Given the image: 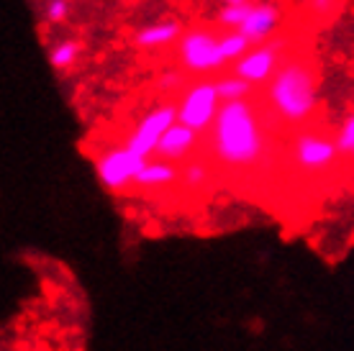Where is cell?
<instances>
[{"instance_id":"cell-1","label":"cell","mask_w":354,"mask_h":351,"mask_svg":"<svg viewBox=\"0 0 354 351\" xmlns=\"http://www.w3.org/2000/svg\"><path fill=\"white\" fill-rule=\"evenodd\" d=\"M211 149L213 157L231 169L254 167L262 159L265 131L257 121L252 100L223 103L211 129Z\"/></svg>"},{"instance_id":"cell-15","label":"cell","mask_w":354,"mask_h":351,"mask_svg":"<svg viewBox=\"0 0 354 351\" xmlns=\"http://www.w3.org/2000/svg\"><path fill=\"white\" fill-rule=\"evenodd\" d=\"M80 57V44L75 39H67V41H59V44L52 46L49 52V64L54 70H70L72 64Z\"/></svg>"},{"instance_id":"cell-20","label":"cell","mask_w":354,"mask_h":351,"mask_svg":"<svg viewBox=\"0 0 354 351\" xmlns=\"http://www.w3.org/2000/svg\"><path fill=\"white\" fill-rule=\"evenodd\" d=\"M203 177H205L203 167H198V164H190V167L185 169V180H187V182H190V184L203 182Z\"/></svg>"},{"instance_id":"cell-3","label":"cell","mask_w":354,"mask_h":351,"mask_svg":"<svg viewBox=\"0 0 354 351\" xmlns=\"http://www.w3.org/2000/svg\"><path fill=\"white\" fill-rule=\"evenodd\" d=\"M223 100L218 95L216 79H198L193 82L187 93L183 95L180 106H177V121L193 129L195 133H205L213 129V123L218 118Z\"/></svg>"},{"instance_id":"cell-10","label":"cell","mask_w":354,"mask_h":351,"mask_svg":"<svg viewBox=\"0 0 354 351\" xmlns=\"http://www.w3.org/2000/svg\"><path fill=\"white\" fill-rule=\"evenodd\" d=\"M277 23H280V10L274 8V6H270V3H259L249 13V18L244 21V26L239 31L247 36L252 44L259 46L265 44V41H270V36L274 34Z\"/></svg>"},{"instance_id":"cell-13","label":"cell","mask_w":354,"mask_h":351,"mask_svg":"<svg viewBox=\"0 0 354 351\" xmlns=\"http://www.w3.org/2000/svg\"><path fill=\"white\" fill-rule=\"evenodd\" d=\"M218 44H221L223 59H226V64H231V67L252 49V41H249L241 31H229V34H223L221 39H218Z\"/></svg>"},{"instance_id":"cell-4","label":"cell","mask_w":354,"mask_h":351,"mask_svg":"<svg viewBox=\"0 0 354 351\" xmlns=\"http://www.w3.org/2000/svg\"><path fill=\"white\" fill-rule=\"evenodd\" d=\"M218 39L221 36H213L211 31H203V28L185 31L180 39V46H177L183 67L193 75H208V72L223 70L226 59L221 54Z\"/></svg>"},{"instance_id":"cell-19","label":"cell","mask_w":354,"mask_h":351,"mask_svg":"<svg viewBox=\"0 0 354 351\" xmlns=\"http://www.w3.org/2000/svg\"><path fill=\"white\" fill-rule=\"evenodd\" d=\"M308 8L316 13V16H328L339 8V0H308Z\"/></svg>"},{"instance_id":"cell-16","label":"cell","mask_w":354,"mask_h":351,"mask_svg":"<svg viewBox=\"0 0 354 351\" xmlns=\"http://www.w3.org/2000/svg\"><path fill=\"white\" fill-rule=\"evenodd\" d=\"M254 10V3H241V6H226L221 10V16H218V23L226 28H234V31H239L244 26V21L249 18V13Z\"/></svg>"},{"instance_id":"cell-9","label":"cell","mask_w":354,"mask_h":351,"mask_svg":"<svg viewBox=\"0 0 354 351\" xmlns=\"http://www.w3.org/2000/svg\"><path fill=\"white\" fill-rule=\"evenodd\" d=\"M198 136L201 133H195L193 129H187V126H183V123L177 121L172 129H169L165 136H162V141L157 144V159H165V162H180V159L190 157V151L195 149V144H198Z\"/></svg>"},{"instance_id":"cell-7","label":"cell","mask_w":354,"mask_h":351,"mask_svg":"<svg viewBox=\"0 0 354 351\" xmlns=\"http://www.w3.org/2000/svg\"><path fill=\"white\" fill-rule=\"evenodd\" d=\"M285 39H270L265 44H259L257 49H249L231 70L241 79H247L249 85H259V82H270L274 77V72L280 70V57L285 52Z\"/></svg>"},{"instance_id":"cell-8","label":"cell","mask_w":354,"mask_h":351,"mask_svg":"<svg viewBox=\"0 0 354 351\" xmlns=\"http://www.w3.org/2000/svg\"><path fill=\"white\" fill-rule=\"evenodd\" d=\"M339 157L337 141L321 133H301L292 141V162L306 172H324Z\"/></svg>"},{"instance_id":"cell-5","label":"cell","mask_w":354,"mask_h":351,"mask_svg":"<svg viewBox=\"0 0 354 351\" xmlns=\"http://www.w3.org/2000/svg\"><path fill=\"white\" fill-rule=\"evenodd\" d=\"M144 164H147L144 157L133 154L129 146H118L97 157L95 172L103 187H108L111 193H121L129 184H136V177L142 175Z\"/></svg>"},{"instance_id":"cell-12","label":"cell","mask_w":354,"mask_h":351,"mask_svg":"<svg viewBox=\"0 0 354 351\" xmlns=\"http://www.w3.org/2000/svg\"><path fill=\"white\" fill-rule=\"evenodd\" d=\"M180 177V169L172 164V162H165V159H147L142 175L136 177V184L144 187V190H157V187H167Z\"/></svg>"},{"instance_id":"cell-2","label":"cell","mask_w":354,"mask_h":351,"mask_svg":"<svg viewBox=\"0 0 354 351\" xmlns=\"http://www.w3.org/2000/svg\"><path fill=\"white\" fill-rule=\"evenodd\" d=\"M267 100L285 121H306L316 111V67L306 57H290L267 82Z\"/></svg>"},{"instance_id":"cell-11","label":"cell","mask_w":354,"mask_h":351,"mask_svg":"<svg viewBox=\"0 0 354 351\" xmlns=\"http://www.w3.org/2000/svg\"><path fill=\"white\" fill-rule=\"evenodd\" d=\"M177 39H183V23L180 21H160V23H149L144 26L139 34L133 36V41L144 49H160L167 46Z\"/></svg>"},{"instance_id":"cell-18","label":"cell","mask_w":354,"mask_h":351,"mask_svg":"<svg viewBox=\"0 0 354 351\" xmlns=\"http://www.w3.org/2000/svg\"><path fill=\"white\" fill-rule=\"evenodd\" d=\"M44 16L49 23H62L64 18L70 16V0H49Z\"/></svg>"},{"instance_id":"cell-21","label":"cell","mask_w":354,"mask_h":351,"mask_svg":"<svg viewBox=\"0 0 354 351\" xmlns=\"http://www.w3.org/2000/svg\"><path fill=\"white\" fill-rule=\"evenodd\" d=\"M226 6H241V3H249V0H223Z\"/></svg>"},{"instance_id":"cell-22","label":"cell","mask_w":354,"mask_h":351,"mask_svg":"<svg viewBox=\"0 0 354 351\" xmlns=\"http://www.w3.org/2000/svg\"><path fill=\"white\" fill-rule=\"evenodd\" d=\"M349 157H352V159H354V151H352V154H349Z\"/></svg>"},{"instance_id":"cell-6","label":"cell","mask_w":354,"mask_h":351,"mask_svg":"<svg viewBox=\"0 0 354 351\" xmlns=\"http://www.w3.org/2000/svg\"><path fill=\"white\" fill-rule=\"evenodd\" d=\"M177 123V106H160L154 108L151 113H147L142 121L133 126V131L126 139V146L139 154V157L149 159L157 151V144L162 136Z\"/></svg>"},{"instance_id":"cell-17","label":"cell","mask_w":354,"mask_h":351,"mask_svg":"<svg viewBox=\"0 0 354 351\" xmlns=\"http://www.w3.org/2000/svg\"><path fill=\"white\" fill-rule=\"evenodd\" d=\"M337 149H339V154H352L354 151V115H349L344 123H342V129H339V133H337Z\"/></svg>"},{"instance_id":"cell-14","label":"cell","mask_w":354,"mask_h":351,"mask_svg":"<svg viewBox=\"0 0 354 351\" xmlns=\"http://www.w3.org/2000/svg\"><path fill=\"white\" fill-rule=\"evenodd\" d=\"M216 88H218L223 103H236V100H249L254 85H249L247 79L236 77V75H229V77L216 79Z\"/></svg>"}]
</instances>
